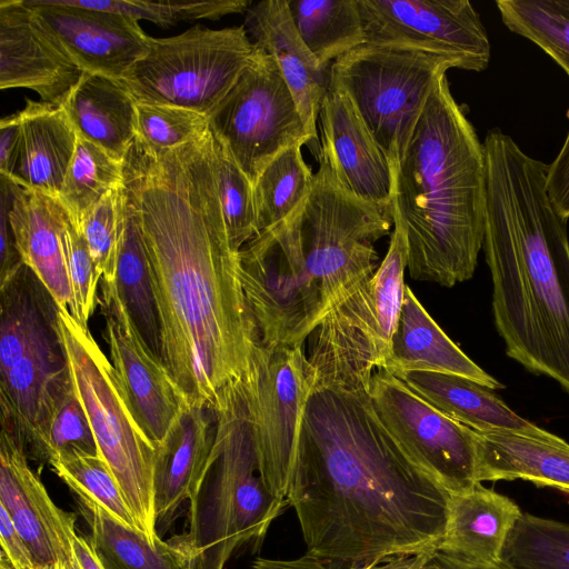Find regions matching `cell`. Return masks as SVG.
Here are the masks:
<instances>
[{"instance_id":"obj_35","label":"cell","mask_w":569,"mask_h":569,"mask_svg":"<svg viewBox=\"0 0 569 569\" xmlns=\"http://www.w3.org/2000/svg\"><path fill=\"white\" fill-rule=\"evenodd\" d=\"M503 24L547 53L569 76V0H498Z\"/></svg>"},{"instance_id":"obj_13","label":"cell","mask_w":569,"mask_h":569,"mask_svg":"<svg viewBox=\"0 0 569 569\" xmlns=\"http://www.w3.org/2000/svg\"><path fill=\"white\" fill-rule=\"evenodd\" d=\"M208 127L252 184L280 152L312 141L278 66L258 47Z\"/></svg>"},{"instance_id":"obj_16","label":"cell","mask_w":569,"mask_h":569,"mask_svg":"<svg viewBox=\"0 0 569 569\" xmlns=\"http://www.w3.org/2000/svg\"><path fill=\"white\" fill-rule=\"evenodd\" d=\"M99 302L110 362L132 417L157 450L190 405L163 361L140 336L112 287L101 282Z\"/></svg>"},{"instance_id":"obj_10","label":"cell","mask_w":569,"mask_h":569,"mask_svg":"<svg viewBox=\"0 0 569 569\" xmlns=\"http://www.w3.org/2000/svg\"><path fill=\"white\" fill-rule=\"evenodd\" d=\"M254 44L243 26L150 37L148 52L121 83L137 103L171 106L208 116L248 64Z\"/></svg>"},{"instance_id":"obj_7","label":"cell","mask_w":569,"mask_h":569,"mask_svg":"<svg viewBox=\"0 0 569 569\" xmlns=\"http://www.w3.org/2000/svg\"><path fill=\"white\" fill-rule=\"evenodd\" d=\"M57 316L54 299L38 281L18 280L0 292L1 429L33 459L72 386Z\"/></svg>"},{"instance_id":"obj_27","label":"cell","mask_w":569,"mask_h":569,"mask_svg":"<svg viewBox=\"0 0 569 569\" xmlns=\"http://www.w3.org/2000/svg\"><path fill=\"white\" fill-rule=\"evenodd\" d=\"M392 375L409 371L449 373L491 390L503 386L476 365L440 328L409 286L385 366Z\"/></svg>"},{"instance_id":"obj_24","label":"cell","mask_w":569,"mask_h":569,"mask_svg":"<svg viewBox=\"0 0 569 569\" xmlns=\"http://www.w3.org/2000/svg\"><path fill=\"white\" fill-rule=\"evenodd\" d=\"M477 436L480 483L521 479L569 493V443L560 437L538 426Z\"/></svg>"},{"instance_id":"obj_40","label":"cell","mask_w":569,"mask_h":569,"mask_svg":"<svg viewBox=\"0 0 569 569\" xmlns=\"http://www.w3.org/2000/svg\"><path fill=\"white\" fill-rule=\"evenodd\" d=\"M49 466L69 488L82 490L121 523L138 529L120 486L102 455H70Z\"/></svg>"},{"instance_id":"obj_38","label":"cell","mask_w":569,"mask_h":569,"mask_svg":"<svg viewBox=\"0 0 569 569\" xmlns=\"http://www.w3.org/2000/svg\"><path fill=\"white\" fill-rule=\"evenodd\" d=\"M213 153L219 200L227 234L231 247L240 251L257 236L253 184L214 137Z\"/></svg>"},{"instance_id":"obj_21","label":"cell","mask_w":569,"mask_h":569,"mask_svg":"<svg viewBox=\"0 0 569 569\" xmlns=\"http://www.w3.org/2000/svg\"><path fill=\"white\" fill-rule=\"evenodd\" d=\"M243 27L253 44L278 66L298 106L307 133L317 140V120L328 90L322 68L296 29L287 0H262L246 11Z\"/></svg>"},{"instance_id":"obj_22","label":"cell","mask_w":569,"mask_h":569,"mask_svg":"<svg viewBox=\"0 0 569 569\" xmlns=\"http://www.w3.org/2000/svg\"><path fill=\"white\" fill-rule=\"evenodd\" d=\"M216 418L212 409L189 407L156 450L153 505L156 529H167L189 501L212 453Z\"/></svg>"},{"instance_id":"obj_12","label":"cell","mask_w":569,"mask_h":569,"mask_svg":"<svg viewBox=\"0 0 569 569\" xmlns=\"http://www.w3.org/2000/svg\"><path fill=\"white\" fill-rule=\"evenodd\" d=\"M315 385L305 345H259L239 380L260 473L268 489L287 500L300 456L308 399Z\"/></svg>"},{"instance_id":"obj_34","label":"cell","mask_w":569,"mask_h":569,"mask_svg":"<svg viewBox=\"0 0 569 569\" xmlns=\"http://www.w3.org/2000/svg\"><path fill=\"white\" fill-rule=\"evenodd\" d=\"M301 147L280 152L253 183L257 234L291 214L309 194L315 173L306 163Z\"/></svg>"},{"instance_id":"obj_14","label":"cell","mask_w":569,"mask_h":569,"mask_svg":"<svg viewBox=\"0 0 569 569\" xmlns=\"http://www.w3.org/2000/svg\"><path fill=\"white\" fill-rule=\"evenodd\" d=\"M367 392L402 452L449 495L480 483L475 430L442 413L386 369L372 375Z\"/></svg>"},{"instance_id":"obj_51","label":"cell","mask_w":569,"mask_h":569,"mask_svg":"<svg viewBox=\"0 0 569 569\" xmlns=\"http://www.w3.org/2000/svg\"><path fill=\"white\" fill-rule=\"evenodd\" d=\"M433 561L439 569H509L501 562L496 566H489V567L466 565V563L459 562L455 559H451L448 556H446L439 551L435 552Z\"/></svg>"},{"instance_id":"obj_46","label":"cell","mask_w":569,"mask_h":569,"mask_svg":"<svg viewBox=\"0 0 569 569\" xmlns=\"http://www.w3.org/2000/svg\"><path fill=\"white\" fill-rule=\"evenodd\" d=\"M1 553L14 569H38L33 556L17 530L9 512L0 505Z\"/></svg>"},{"instance_id":"obj_43","label":"cell","mask_w":569,"mask_h":569,"mask_svg":"<svg viewBox=\"0 0 569 569\" xmlns=\"http://www.w3.org/2000/svg\"><path fill=\"white\" fill-rule=\"evenodd\" d=\"M119 188L109 192L92 209L80 228L101 281L109 284L116 280L120 248Z\"/></svg>"},{"instance_id":"obj_31","label":"cell","mask_w":569,"mask_h":569,"mask_svg":"<svg viewBox=\"0 0 569 569\" xmlns=\"http://www.w3.org/2000/svg\"><path fill=\"white\" fill-rule=\"evenodd\" d=\"M90 528V543L106 569H189L171 540L152 543L138 529L121 523L78 488H69Z\"/></svg>"},{"instance_id":"obj_48","label":"cell","mask_w":569,"mask_h":569,"mask_svg":"<svg viewBox=\"0 0 569 569\" xmlns=\"http://www.w3.org/2000/svg\"><path fill=\"white\" fill-rule=\"evenodd\" d=\"M252 569H347L311 557L307 553L293 560H271L258 558L252 563Z\"/></svg>"},{"instance_id":"obj_20","label":"cell","mask_w":569,"mask_h":569,"mask_svg":"<svg viewBox=\"0 0 569 569\" xmlns=\"http://www.w3.org/2000/svg\"><path fill=\"white\" fill-rule=\"evenodd\" d=\"M321 154L358 199L391 213V164L351 100L328 88L320 112Z\"/></svg>"},{"instance_id":"obj_23","label":"cell","mask_w":569,"mask_h":569,"mask_svg":"<svg viewBox=\"0 0 569 569\" xmlns=\"http://www.w3.org/2000/svg\"><path fill=\"white\" fill-rule=\"evenodd\" d=\"M10 182L13 198L9 219L21 261L39 278L58 308L74 316L61 240L68 212L58 199Z\"/></svg>"},{"instance_id":"obj_26","label":"cell","mask_w":569,"mask_h":569,"mask_svg":"<svg viewBox=\"0 0 569 569\" xmlns=\"http://www.w3.org/2000/svg\"><path fill=\"white\" fill-rule=\"evenodd\" d=\"M17 113L21 137L9 180L24 189L59 199L78 134L61 106L27 100L24 108Z\"/></svg>"},{"instance_id":"obj_36","label":"cell","mask_w":569,"mask_h":569,"mask_svg":"<svg viewBox=\"0 0 569 569\" xmlns=\"http://www.w3.org/2000/svg\"><path fill=\"white\" fill-rule=\"evenodd\" d=\"M500 562L509 569H569V525L522 512Z\"/></svg>"},{"instance_id":"obj_2","label":"cell","mask_w":569,"mask_h":569,"mask_svg":"<svg viewBox=\"0 0 569 569\" xmlns=\"http://www.w3.org/2000/svg\"><path fill=\"white\" fill-rule=\"evenodd\" d=\"M449 492L402 452L367 389L312 387L288 483L306 553L347 569L436 552Z\"/></svg>"},{"instance_id":"obj_29","label":"cell","mask_w":569,"mask_h":569,"mask_svg":"<svg viewBox=\"0 0 569 569\" xmlns=\"http://www.w3.org/2000/svg\"><path fill=\"white\" fill-rule=\"evenodd\" d=\"M393 376L442 413L477 432L536 427L511 410L491 389L471 379L420 371Z\"/></svg>"},{"instance_id":"obj_50","label":"cell","mask_w":569,"mask_h":569,"mask_svg":"<svg viewBox=\"0 0 569 569\" xmlns=\"http://www.w3.org/2000/svg\"><path fill=\"white\" fill-rule=\"evenodd\" d=\"M74 549L82 569H106L90 543L89 538L77 535Z\"/></svg>"},{"instance_id":"obj_9","label":"cell","mask_w":569,"mask_h":569,"mask_svg":"<svg viewBox=\"0 0 569 569\" xmlns=\"http://www.w3.org/2000/svg\"><path fill=\"white\" fill-rule=\"evenodd\" d=\"M58 329L76 391L102 457L117 479L137 528L152 543L157 533L153 505L156 449L137 425L110 359L67 309L58 308Z\"/></svg>"},{"instance_id":"obj_52","label":"cell","mask_w":569,"mask_h":569,"mask_svg":"<svg viewBox=\"0 0 569 569\" xmlns=\"http://www.w3.org/2000/svg\"><path fill=\"white\" fill-rule=\"evenodd\" d=\"M0 569H14L3 553L0 552Z\"/></svg>"},{"instance_id":"obj_37","label":"cell","mask_w":569,"mask_h":569,"mask_svg":"<svg viewBox=\"0 0 569 569\" xmlns=\"http://www.w3.org/2000/svg\"><path fill=\"white\" fill-rule=\"evenodd\" d=\"M64 3L87 9L128 16L137 21L147 20L159 27L180 22L220 18L243 13L253 3L251 0H202V1H147V0H62Z\"/></svg>"},{"instance_id":"obj_32","label":"cell","mask_w":569,"mask_h":569,"mask_svg":"<svg viewBox=\"0 0 569 569\" xmlns=\"http://www.w3.org/2000/svg\"><path fill=\"white\" fill-rule=\"evenodd\" d=\"M287 2L297 31L322 68L367 42L358 0Z\"/></svg>"},{"instance_id":"obj_30","label":"cell","mask_w":569,"mask_h":569,"mask_svg":"<svg viewBox=\"0 0 569 569\" xmlns=\"http://www.w3.org/2000/svg\"><path fill=\"white\" fill-rule=\"evenodd\" d=\"M119 210L120 248L116 280L112 284L103 283L114 289L140 336L161 359L160 321L140 216L124 183L119 188Z\"/></svg>"},{"instance_id":"obj_53","label":"cell","mask_w":569,"mask_h":569,"mask_svg":"<svg viewBox=\"0 0 569 569\" xmlns=\"http://www.w3.org/2000/svg\"><path fill=\"white\" fill-rule=\"evenodd\" d=\"M368 568H369V567H368ZM368 568H366V569H368Z\"/></svg>"},{"instance_id":"obj_47","label":"cell","mask_w":569,"mask_h":569,"mask_svg":"<svg viewBox=\"0 0 569 569\" xmlns=\"http://www.w3.org/2000/svg\"><path fill=\"white\" fill-rule=\"evenodd\" d=\"M21 126L18 113L6 116L0 121V176L10 178L18 157Z\"/></svg>"},{"instance_id":"obj_19","label":"cell","mask_w":569,"mask_h":569,"mask_svg":"<svg viewBox=\"0 0 569 569\" xmlns=\"http://www.w3.org/2000/svg\"><path fill=\"white\" fill-rule=\"evenodd\" d=\"M24 0L0 1V89L24 88L61 106L83 76Z\"/></svg>"},{"instance_id":"obj_3","label":"cell","mask_w":569,"mask_h":569,"mask_svg":"<svg viewBox=\"0 0 569 569\" xmlns=\"http://www.w3.org/2000/svg\"><path fill=\"white\" fill-rule=\"evenodd\" d=\"M482 249L492 279V312L507 355L569 393V239L552 207L548 164L500 128L485 137Z\"/></svg>"},{"instance_id":"obj_44","label":"cell","mask_w":569,"mask_h":569,"mask_svg":"<svg viewBox=\"0 0 569 569\" xmlns=\"http://www.w3.org/2000/svg\"><path fill=\"white\" fill-rule=\"evenodd\" d=\"M12 198L10 180L0 176V283L10 278L23 264L16 247L9 219Z\"/></svg>"},{"instance_id":"obj_17","label":"cell","mask_w":569,"mask_h":569,"mask_svg":"<svg viewBox=\"0 0 569 569\" xmlns=\"http://www.w3.org/2000/svg\"><path fill=\"white\" fill-rule=\"evenodd\" d=\"M0 505L38 569H82L74 549L76 515L54 503L30 468L22 445L4 429L0 436Z\"/></svg>"},{"instance_id":"obj_42","label":"cell","mask_w":569,"mask_h":569,"mask_svg":"<svg viewBox=\"0 0 569 569\" xmlns=\"http://www.w3.org/2000/svg\"><path fill=\"white\" fill-rule=\"evenodd\" d=\"M61 240L76 307L73 318L88 328V322L99 302L98 284L101 276L83 233L74 226L69 214Z\"/></svg>"},{"instance_id":"obj_15","label":"cell","mask_w":569,"mask_h":569,"mask_svg":"<svg viewBox=\"0 0 569 569\" xmlns=\"http://www.w3.org/2000/svg\"><path fill=\"white\" fill-rule=\"evenodd\" d=\"M367 42L435 54L481 72L490 62L487 30L468 0H358Z\"/></svg>"},{"instance_id":"obj_11","label":"cell","mask_w":569,"mask_h":569,"mask_svg":"<svg viewBox=\"0 0 569 569\" xmlns=\"http://www.w3.org/2000/svg\"><path fill=\"white\" fill-rule=\"evenodd\" d=\"M451 68L435 54L366 42L330 64L328 88L351 100L393 167L437 81Z\"/></svg>"},{"instance_id":"obj_41","label":"cell","mask_w":569,"mask_h":569,"mask_svg":"<svg viewBox=\"0 0 569 569\" xmlns=\"http://www.w3.org/2000/svg\"><path fill=\"white\" fill-rule=\"evenodd\" d=\"M70 455H101L84 408L72 386L51 418L38 460L50 465Z\"/></svg>"},{"instance_id":"obj_45","label":"cell","mask_w":569,"mask_h":569,"mask_svg":"<svg viewBox=\"0 0 569 569\" xmlns=\"http://www.w3.org/2000/svg\"><path fill=\"white\" fill-rule=\"evenodd\" d=\"M546 189L555 210L569 219V132L562 148L551 164H548Z\"/></svg>"},{"instance_id":"obj_33","label":"cell","mask_w":569,"mask_h":569,"mask_svg":"<svg viewBox=\"0 0 569 569\" xmlns=\"http://www.w3.org/2000/svg\"><path fill=\"white\" fill-rule=\"evenodd\" d=\"M123 182V162L99 146L78 137L59 201L80 230L92 209Z\"/></svg>"},{"instance_id":"obj_5","label":"cell","mask_w":569,"mask_h":569,"mask_svg":"<svg viewBox=\"0 0 569 569\" xmlns=\"http://www.w3.org/2000/svg\"><path fill=\"white\" fill-rule=\"evenodd\" d=\"M391 172V217L406 236L410 277L449 288L472 278L485 236L486 158L446 74Z\"/></svg>"},{"instance_id":"obj_49","label":"cell","mask_w":569,"mask_h":569,"mask_svg":"<svg viewBox=\"0 0 569 569\" xmlns=\"http://www.w3.org/2000/svg\"><path fill=\"white\" fill-rule=\"evenodd\" d=\"M433 556L435 552L395 556L371 565L368 569H439Z\"/></svg>"},{"instance_id":"obj_18","label":"cell","mask_w":569,"mask_h":569,"mask_svg":"<svg viewBox=\"0 0 569 569\" xmlns=\"http://www.w3.org/2000/svg\"><path fill=\"white\" fill-rule=\"evenodd\" d=\"M24 2L83 72L121 81L149 50L150 36L128 16L74 7L62 0Z\"/></svg>"},{"instance_id":"obj_1","label":"cell","mask_w":569,"mask_h":569,"mask_svg":"<svg viewBox=\"0 0 569 569\" xmlns=\"http://www.w3.org/2000/svg\"><path fill=\"white\" fill-rule=\"evenodd\" d=\"M123 183L140 216L161 359L190 406L212 409L261 343L221 211L212 133L160 154L133 141Z\"/></svg>"},{"instance_id":"obj_28","label":"cell","mask_w":569,"mask_h":569,"mask_svg":"<svg viewBox=\"0 0 569 569\" xmlns=\"http://www.w3.org/2000/svg\"><path fill=\"white\" fill-rule=\"evenodd\" d=\"M61 108L78 137L123 162L137 134V102L121 81L84 72Z\"/></svg>"},{"instance_id":"obj_6","label":"cell","mask_w":569,"mask_h":569,"mask_svg":"<svg viewBox=\"0 0 569 569\" xmlns=\"http://www.w3.org/2000/svg\"><path fill=\"white\" fill-rule=\"evenodd\" d=\"M212 411L214 445L189 499V529L170 539L189 569H224L243 546H260L289 505L262 479L239 381L221 391Z\"/></svg>"},{"instance_id":"obj_4","label":"cell","mask_w":569,"mask_h":569,"mask_svg":"<svg viewBox=\"0 0 569 569\" xmlns=\"http://www.w3.org/2000/svg\"><path fill=\"white\" fill-rule=\"evenodd\" d=\"M318 160L301 204L239 252L242 288L267 347L305 345L326 313L373 276L375 243L393 223L390 212L347 191L321 154Z\"/></svg>"},{"instance_id":"obj_8","label":"cell","mask_w":569,"mask_h":569,"mask_svg":"<svg viewBox=\"0 0 569 569\" xmlns=\"http://www.w3.org/2000/svg\"><path fill=\"white\" fill-rule=\"evenodd\" d=\"M393 224L373 276L339 300L305 342L315 387L367 389L387 363L407 286L406 236Z\"/></svg>"},{"instance_id":"obj_25","label":"cell","mask_w":569,"mask_h":569,"mask_svg":"<svg viewBox=\"0 0 569 569\" xmlns=\"http://www.w3.org/2000/svg\"><path fill=\"white\" fill-rule=\"evenodd\" d=\"M521 513L510 498L481 483L450 495L446 531L437 551L470 566H496Z\"/></svg>"},{"instance_id":"obj_39","label":"cell","mask_w":569,"mask_h":569,"mask_svg":"<svg viewBox=\"0 0 569 569\" xmlns=\"http://www.w3.org/2000/svg\"><path fill=\"white\" fill-rule=\"evenodd\" d=\"M208 130V118L198 112L171 106L137 103L134 141L152 154L187 144Z\"/></svg>"}]
</instances>
